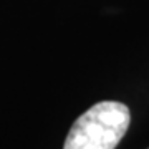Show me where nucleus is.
I'll return each instance as SVG.
<instances>
[{
  "label": "nucleus",
  "mask_w": 149,
  "mask_h": 149,
  "mask_svg": "<svg viewBox=\"0 0 149 149\" xmlns=\"http://www.w3.org/2000/svg\"><path fill=\"white\" fill-rule=\"evenodd\" d=\"M131 121L129 108L119 101H100L70 129L63 149H114Z\"/></svg>",
  "instance_id": "nucleus-1"
}]
</instances>
